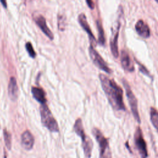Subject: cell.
Masks as SVG:
<instances>
[{"label": "cell", "instance_id": "1", "mask_svg": "<svg viewBox=\"0 0 158 158\" xmlns=\"http://www.w3.org/2000/svg\"><path fill=\"white\" fill-rule=\"evenodd\" d=\"M99 78L101 86L106 94L107 100L115 111H125L126 110L123 99V90L114 80L109 78L107 75L100 73Z\"/></svg>", "mask_w": 158, "mask_h": 158}, {"label": "cell", "instance_id": "2", "mask_svg": "<svg viewBox=\"0 0 158 158\" xmlns=\"http://www.w3.org/2000/svg\"><path fill=\"white\" fill-rule=\"evenodd\" d=\"M73 130L81 139L82 147L85 156L87 158H90L93 148V143L92 139L85 134L82 120L80 118H78L75 120L73 125Z\"/></svg>", "mask_w": 158, "mask_h": 158}, {"label": "cell", "instance_id": "3", "mask_svg": "<svg viewBox=\"0 0 158 158\" xmlns=\"http://www.w3.org/2000/svg\"><path fill=\"white\" fill-rule=\"evenodd\" d=\"M117 19L114 22L111 28V36L110 39V51L113 56L115 58L118 57V33L121 26V15L123 14L122 7L119 6L118 8Z\"/></svg>", "mask_w": 158, "mask_h": 158}, {"label": "cell", "instance_id": "4", "mask_svg": "<svg viewBox=\"0 0 158 158\" xmlns=\"http://www.w3.org/2000/svg\"><path fill=\"white\" fill-rule=\"evenodd\" d=\"M40 112L43 125L51 132H59V128L57 122L46 104L41 105Z\"/></svg>", "mask_w": 158, "mask_h": 158}, {"label": "cell", "instance_id": "5", "mask_svg": "<svg viewBox=\"0 0 158 158\" xmlns=\"http://www.w3.org/2000/svg\"><path fill=\"white\" fill-rule=\"evenodd\" d=\"M92 134L94 136L99 147V158H112L108 139L97 128H93Z\"/></svg>", "mask_w": 158, "mask_h": 158}, {"label": "cell", "instance_id": "6", "mask_svg": "<svg viewBox=\"0 0 158 158\" xmlns=\"http://www.w3.org/2000/svg\"><path fill=\"white\" fill-rule=\"evenodd\" d=\"M122 83H123L124 88L125 89L126 96H127L128 101L129 102L130 106L134 118H135V120H136V122L138 123H140L141 119H140V117H139V112H138V109L137 99H136L135 95L134 94V93H133L128 81L125 78L122 79Z\"/></svg>", "mask_w": 158, "mask_h": 158}, {"label": "cell", "instance_id": "7", "mask_svg": "<svg viewBox=\"0 0 158 158\" xmlns=\"http://www.w3.org/2000/svg\"><path fill=\"white\" fill-rule=\"evenodd\" d=\"M88 51L92 62L98 68L108 74H111L112 73V70L108 67L107 63L105 62L102 56L98 53V52L94 49V46L90 45L88 48Z\"/></svg>", "mask_w": 158, "mask_h": 158}, {"label": "cell", "instance_id": "8", "mask_svg": "<svg viewBox=\"0 0 158 158\" xmlns=\"http://www.w3.org/2000/svg\"><path fill=\"white\" fill-rule=\"evenodd\" d=\"M135 143L136 147L141 157V158H147L148 156L146 143L143 138L142 131L140 127H137L134 136Z\"/></svg>", "mask_w": 158, "mask_h": 158}, {"label": "cell", "instance_id": "9", "mask_svg": "<svg viewBox=\"0 0 158 158\" xmlns=\"http://www.w3.org/2000/svg\"><path fill=\"white\" fill-rule=\"evenodd\" d=\"M78 21L79 23L80 24L81 27H82V28L87 33L88 37H89L90 43H91L90 45H91L93 46V45L96 46L97 41H96V38L94 36V35L91 31V29L89 25V23L87 21V19H86L85 14L83 13L80 14L78 16Z\"/></svg>", "mask_w": 158, "mask_h": 158}, {"label": "cell", "instance_id": "10", "mask_svg": "<svg viewBox=\"0 0 158 158\" xmlns=\"http://www.w3.org/2000/svg\"><path fill=\"white\" fill-rule=\"evenodd\" d=\"M34 21L36 22L38 27L41 29V30L45 34V35L49 38L51 40H53L54 35L53 33L51 31L49 28L48 27L46 19L40 14H35L33 15Z\"/></svg>", "mask_w": 158, "mask_h": 158}, {"label": "cell", "instance_id": "11", "mask_svg": "<svg viewBox=\"0 0 158 158\" xmlns=\"http://www.w3.org/2000/svg\"><path fill=\"white\" fill-rule=\"evenodd\" d=\"M120 62H121L122 66L125 70L130 72L134 71L135 67L131 59V57L128 52L124 49L121 51Z\"/></svg>", "mask_w": 158, "mask_h": 158}, {"label": "cell", "instance_id": "12", "mask_svg": "<svg viewBox=\"0 0 158 158\" xmlns=\"http://www.w3.org/2000/svg\"><path fill=\"white\" fill-rule=\"evenodd\" d=\"M35 139L29 130L25 131L21 135V144L22 146L26 150H31L34 145Z\"/></svg>", "mask_w": 158, "mask_h": 158}, {"label": "cell", "instance_id": "13", "mask_svg": "<svg viewBox=\"0 0 158 158\" xmlns=\"http://www.w3.org/2000/svg\"><path fill=\"white\" fill-rule=\"evenodd\" d=\"M135 28L137 33L144 38H148L150 36V29L149 26L143 20H139L136 22Z\"/></svg>", "mask_w": 158, "mask_h": 158}, {"label": "cell", "instance_id": "14", "mask_svg": "<svg viewBox=\"0 0 158 158\" xmlns=\"http://www.w3.org/2000/svg\"><path fill=\"white\" fill-rule=\"evenodd\" d=\"M18 93L19 89L17 80L15 77H12L10 78L8 85V94L10 99L13 101H15L18 98Z\"/></svg>", "mask_w": 158, "mask_h": 158}, {"label": "cell", "instance_id": "15", "mask_svg": "<svg viewBox=\"0 0 158 158\" xmlns=\"http://www.w3.org/2000/svg\"><path fill=\"white\" fill-rule=\"evenodd\" d=\"M33 97L35 98L36 101L40 102L41 104H44L46 103V98L45 92L43 88L33 86L31 89Z\"/></svg>", "mask_w": 158, "mask_h": 158}, {"label": "cell", "instance_id": "16", "mask_svg": "<svg viewBox=\"0 0 158 158\" xmlns=\"http://www.w3.org/2000/svg\"><path fill=\"white\" fill-rule=\"evenodd\" d=\"M96 27L98 32V43L101 46H104L106 43L104 31L102 25V23L99 20H97L96 21Z\"/></svg>", "mask_w": 158, "mask_h": 158}, {"label": "cell", "instance_id": "17", "mask_svg": "<svg viewBox=\"0 0 158 158\" xmlns=\"http://www.w3.org/2000/svg\"><path fill=\"white\" fill-rule=\"evenodd\" d=\"M150 118L152 125L156 129H157L158 125V114L157 110L152 107H151L150 110Z\"/></svg>", "mask_w": 158, "mask_h": 158}, {"label": "cell", "instance_id": "18", "mask_svg": "<svg viewBox=\"0 0 158 158\" xmlns=\"http://www.w3.org/2000/svg\"><path fill=\"white\" fill-rule=\"evenodd\" d=\"M57 27L60 31H64L66 27V16L62 14L57 15Z\"/></svg>", "mask_w": 158, "mask_h": 158}, {"label": "cell", "instance_id": "19", "mask_svg": "<svg viewBox=\"0 0 158 158\" xmlns=\"http://www.w3.org/2000/svg\"><path fill=\"white\" fill-rule=\"evenodd\" d=\"M3 134H4V142L6 146L9 150H10L11 149V146H12V137L10 133L6 130L4 129L3 131Z\"/></svg>", "mask_w": 158, "mask_h": 158}, {"label": "cell", "instance_id": "20", "mask_svg": "<svg viewBox=\"0 0 158 158\" xmlns=\"http://www.w3.org/2000/svg\"><path fill=\"white\" fill-rule=\"evenodd\" d=\"M25 48H26V50L28 52L29 56L31 58H35V57L36 56V53L35 51V50L33 49V46H32V44H31V43L30 42L28 41V42L26 43V44H25Z\"/></svg>", "mask_w": 158, "mask_h": 158}, {"label": "cell", "instance_id": "21", "mask_svg": "<svg viewBox=\"0 0 158 158\" xmlns=\"http://www.w3.org/2000/svg\"><path fill=\"white\" fill-rule=\"evenodd\" d=\"M137 63L139 64V71H140L141 73H143V74L149 76V72L148 71V70L146 69V68L144 65H143L139 63L138 62H137Z\"/></svg>", "mask_w": 158, "mask_h": 158}, {"label": "cell", "instance_id": "22", "mask_svg": "<svg viewBox=\"0 0 158 158\" xmlns=\"http://www.w3.org/2000/svg\"><path fill=\"white\" fill-rule=\"evenodd\" d=\"M86 2L87 3L88 6L91 9H94V2H93V1H91V0H86Z\"/></svg>", "mask_w": 158, "mask_h": 158}, {"label": "cell", "instance_id": "23", "mask_svg": "<svg viewBox=\"0 0 158 158\" xmlns=\"http://www.w3.org/2000/svg\"><path fill=\"white\" fill-rule=\"evenodd\" d=\"M0 2L2 3V4L3 6L4 7V8H6V7H7V4H6V1H2V0H1Z\"/></svg>", "mask_w": 158, "mask_h": 158}, {"label": "cell", "instance_id": "24", "mask_svg": "<svg viewBox=\"0 0 158 158\" xmlns=\"http://www.w3.org/2000/svg\"><path fill=\"white\" fill-rule=\"evenodd\" d=\"M126 146H127V148H128V149L129 150V151L130 152H131V149L130 148V146H129V145H128V143H127V142L126 143Z\"/></svg>", "mask_w": 158, "mask_h": 158}]
</instances>
